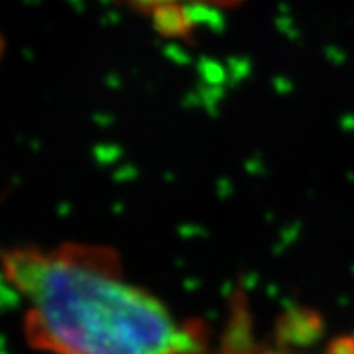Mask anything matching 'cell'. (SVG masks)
Returning a JSON list of instances; mask_svg holds the SVG:
<instances>
[{"instance_id": "1", "label": "cell", "mask_w": 354, "mask_h": 354, "mask_svg": "<svg viewBox=\"0 0 354 354\" xmlns=\"http://www.w3.org/2000/svg\"><path fill=\"white\" fill-rule=\"evenodd\" d=\"M24 300L28 344L47 354H208L203 322L183 318L127 275L114 248L22 244L2 255Z\"/></svg>"}, {"instance_id": "2", "label": "cell", "mask_w": 354, "mask_h": 354, "mask_svg": "<svg viewBox=\"0 0 354 354\" xmlns=\"http://www.w3.org/2000/svg\"><path fill=\"white\" fill-rule=\"evenodd\" d=\"M132 10L147 15L161 33L185 35L192 29L194 11L232 8L243 0H125Z\"/></svg>"}, {"instance_id": "3", "label": "cell", "mask_w": 354, "mask_h": 354, "mask_svg": "<svg viewBox=\"0 0 354 354\" xmlns=\"http://www.w3.org/2000/svg\"><path fill=\"white\" fill-rule=\"evenodd\" d=\"M214 354H271L257 347L253 342L252 320H250V311L243 297H237V300L233 302L232 317L228 320L223 344H221V349Z\"/></svg>"}]
</instances>
